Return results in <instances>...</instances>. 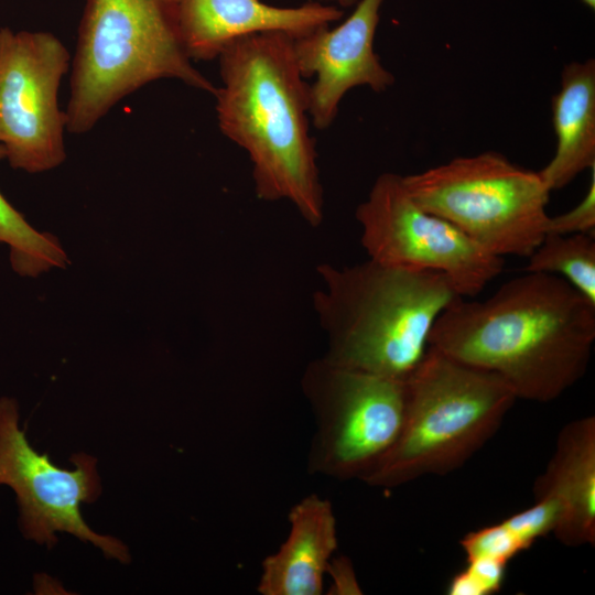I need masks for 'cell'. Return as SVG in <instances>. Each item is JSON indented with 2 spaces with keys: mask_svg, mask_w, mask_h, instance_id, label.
Masks as SVG:
<instances>
[{
  "mask_svg": "<svg viewBox=\"0 0 595 595\" xmlns=\"http://www.w3.org/2000/svg\"><path fill=\"white\" fill-rule=\"evenodd\" d=\"M528 259L527 272L561 277L595 304V235L547 232Z\"/></svg>",
  "mask_w": 595,
  "mask_h": 595,
  "instance_id": "cell-16",
  "label": "cell"
},
{
  "mask_svg": "<svg viewBox=\"0 0 595 595\" xmlns=\"http://www.w3.org/2000/svg\"><path fill=\"white\" fill-rule=\"evenodd\" d=\"M402 180L416 204L495 256L528 258L547 234L551 191L539 171L501 153L457 156Z\"/></svg>",
  "mask_w": 595,
  "mask_h": 595,
  "instance_id": "cell-6",
  "label": "cell"
},
{
  "mask_svg": "<svg viewBox=\"0 0 595 595\" xmlns=\"http://www.w3.org/2000/svg\"><path fill=\"white\" fill-rule=\"evenodd\" d=\"M506 565L476 560L467 562L464 571L454 576L448 585L453 595H485L501 588Z\"/></svg>",
  "mask_w": 595,
  "mask_h": 595,
  "instance_id": "cell-19",
  "label": "cell"
},
{
  "mask_svg": "<svg viewBox=\"0 0 595 595\" xmlns=\"http://www.w3.org/2000/svg\"><path fill=\"white\" fill-rule=\"evenodd\" d=\"M328 1L335 2L336 4L343 8H349V7H355L359 0H328Z\"/></svg>",
  "mask_w": 595,
  "mask_h": 595,
  "instance_id": "cell-22",
  "label": "cell"
},
{
  "mask_svg": "<svg viewBox=\"0 0 595 595\" xmlns=\"http://www.w3.org/2000/svg\"><path fill=\"white\" fill-rule=\"evenodd\" d=\"M383 0H359L337 26H321L294 39V55L302 76H315L309 87L310 119L318 130L334 122L339 104L353 88L366 86L383 93L394 83L374 42Z\"/></svg>",
  "mask_w": 595,
  "mask_h": 595,
  "instance_id": "cell-11",
  "label": "cell"
},
{
  "mask_svg": "<svg viewBox=\"0 0 595 595\" xmlns=\"http://www.w3.org/2000/svg\"><path fill=\"white\" fill-rule=\"evenodd\" d=\"M69 64L52 33L0 29V144L13 169L41 173L65 160L58 89Z\"/></svg>",
  "mask_w": 595,
  "mask_h": 595,
  "instance_id": "cell-9",
  "label": "cell"
},
{
  "mask_svg": "<svg viewBox=\"0 0 595 595\" xmlns=\"http://www.w3.org/2000/svg\"><path fill=\"white\" fill-rule=\"evenodd\" d=\"M466 561L487 560L502 565L526 550L504 521L469 532L461 541Z\"/></svg>",
  "mask_w": 595,
  "mask_h": 595,
  "instance_id": "cell-18",
  "label": "cell"
},
{
  "mask_svg": "<svg viewBox=\"0 0 595 595\" xmlns=\"http://www.w3.org/2000/svg\"><path fill=\"white\" fill-rule=\"evenodd\" d=\"M332 577L329 594H354L360 593L354 577L351 565L345 558H336L329 561L327 571Z\"/></svg>",
  "mask_w": 595,
  "mask_h": 595,
  "instance_id": "cell-21",
  "label": "cell"
},
{
  "mask_svg": "<svg viewBox=\"0 0 595 595\" xmlns=\"http://www.w3.org/2000/svg\"><path fill=\"white\" fill-rule=\"evenodd\" d=\"M534 498L552 501L559 512L553 531L566 547L595 542V418L567 423L555 451L534 484Z\"/></svg>",
  "mask_w": 595,
  "mask_h": 595,
  "instance_id": "cell-13",
  "label": "cell"
},
{
  "mask_svg": "<svg viewBox=\"0 0 595 595\" xmlns=\"http://www.w3.org/2000/svg\"><path fill=\"white\" fill-rule=\"evenodd\" d=\"M302 389L315 418L309 455L312 473L361 479L392 448L403 426L405 381L311 361Z\"/></svg>",
  "mask_w": 595,
  "mask_h": 595,
  "instance_id": "cell-7",
  "label": "cell"
},
{
  "mask_svg": "<svg viewBox=\"0 0 595 595\" xmlns=\"http://www.w3.org/2000/svg\"><path fill=\"white\" fill-rule=\"evenodd\" d=\"M6 150L0 144V160ZM0 242L10 249L12 269L23 277H37L53 268H65L68 258L53 235L33 228L0 193Z\"/></svg>",
  "mask_w": 595,
  "mask_h": 595,
  "instance_id": "cell-17",
  "label": "cell"
},
{
  "mask_svg": "<svg viewBox=\"0 0 595 595\" xmlns=\"http://www.w3.org/2000/svg\"><path fill=\"white\" fill-rule=\"evenodd\" d=\"M218 61V127L248 153L256 196L288 201L317 227L324 218V195L310 132V85L299 69L294 39L283 32L245 36L229 44Z\"/></svg>",
  "mask_w": 595,
  "mask_h": 595,
  "instance_id": "cell-2",
  "label": "cell"
},
{
  "mask_svg": "<svg viewBox=\"0 0 595 595\" xmlns=\"http://www.w3.org/2000/svg\"><path fill=\"white\" fill-rule=\"evenodd\" d=\"M587 7L594 9L595 8V0H582Z\"/></svg>",
  "mask_w": 595,
  "mask_h": 595,
  "instance_id": "cell-23",
  "label": "cell"
},
{
  "mask_svg": "<svg viewBox=\"0 0 595 595\" xmlns=\"http://www.w3.org/2000/svg\"><path fill=\"white\" fill-rule=\"evenodd\" d=\"M595 340V304L561 277L527 272L485 301L445 309L430 346L499 376L517 399L555 400L584 376Z\"/></svg>",
  "mask_w": 595,
  "mask_h": 595,
  "instance_id": "cell-1",
  "label": "cell"
},
{
  "mask_svg": "<svg viewBox=\"0 0 595 595\" xmlns=\"http://www.w3.org/2000/svg\"><path fill=\"white\" fill-rule=\"evenodd\" d=\"M75 469H62L39 454L19 428L15 400L0 398V485L17 494L25 538L52 548L56 531L68 532L101 549L122 563L130 561L127 547L116 538L94 532L80 515V504L94 502L101 493L96 458L72 456Z\"/></svg>",
  "mask_w": 595,
  "mask_h": 595,
  "instance_id": "cell-10",
  "label": "cell"
},
{
  "mask_svg": "<svg viewBox=\"0 0 595 595\" xmlns=\"http://www.w3.org/2000/svg\"><path fill=\"white\" fill-rule=\"evenodd\" d=\"M555 152L539 171L552 192L595 167V60L563 67L560 90L552 98Z\"/></svg>",
  "mask_w": 595,
  "mask_h": 595,
  "instance_id": "cell-15",
  "label": "cell"
},
{
  "mask_svg": "<svg viewBox=\"0 0 595 595\" xmlns=\"http://www.w3.org/2000/svg\"><path fill=\"white\" fill-rule=\"evenodd\" d=\"M407 409L400 435L361 480L393 488L464 465L494 436L517 397L496 374L429 347L405 380Z\"/></svg>",
  "mask_w": 595,
  "mask_h": 595,
  "instance_id": "cell-5",
  "label": "cell"
},
{
  "mask_svg": "<svg viewBox=\"0 0 595 595\" xmlns=\"http://www.w3.org/2000/svg\"><path fill=\"white\" fill-rule=\"evenodd\" d=\"M547 232L595 235V167L583 199L564 214L550 216Z\"/></svg>",
  "mask_w": 595,
  "mask_h": 595,
  "instance_id": "cell-20",
  "label": "cell"
},
{
  "mask_svg": "<svg viewBox=\"0 0 595 595\" xmlns=\"http://www.w3.org/2000/svg\"><path fill=\"white\" fill-rule=\"evenodd\" d=\"M313 296L327 336L324 358L337 366L405 381L430 347L442 312L462 296L437 271L380 263L317 267Z\"/></svg>",
  "mask_w": 595,
  "mask_h": 595,
  "instance_id": "cell-3",
  "label": "cell"
},
{
  "mask_svg": "<svg viewBox=\"0 0 595 595\" xmlns=\"http://www.w3.org/2000/svg\"><path fill=\"white\" fill-rule=\"evenodd\" d=\"M361 245L383 264L445 274L462 298H473L498 277L504 259L452 223L425 210L408 193L402 175L380 174L356 209Z\"/></svg>",
  "mask_w": 595,
  "mask_h": 595,
  "instance_id": "cell-8",
  "label": "cell"
},
{
  "mask_svg": "<svg viewBox=\"0 0 595 595\" xmlns=\"http://www.w3.org/2000/svg\"><path fill=\"white\" fill-rule=\"evenodd\" d=\"M289 522L285 541L262 562L258 592L262 595H320L328 563L337 549L332 504L310 495L292 507Z\"/></svg>",
  "mask_w": 595,
  "mask_h": 595,
  "instance_id": "cell-14",
  "label": "cell"
},
{
  "mask_svg": "<svg viewBox=\"0 0 595 595\" xmlns=\"http://www.w3.org/2000/svg\"><path fill=\"white\" fill-rule=\"evenodd\" d=\"M183 47L191 61L218 58L232 42L264 32H283L293 39L339 21L336 6L307 1L282 8L261 0H176Z\"/></svg>",
  "mask_w": 595,
  "mask_h": 595,
  "instance_id": "cell-12",
  "label": "cell"
},
{
  "mask_svg": "<svg viewBox=\"0 0 595 595\" xmlns=\"http://www.w3.org/2000/svg\"><path fill=\"white\" fill-rule=\"evenodd\" d=\"M170 78L209 93L182 44L176 0H86L72 63L66 130L85 133L126 96Z\"/></svg>",
  "mask_w": 595,
  "mask_h": 595,
  "instance_id": "cell-4",
  "label": "cell"
}]
</instances>
